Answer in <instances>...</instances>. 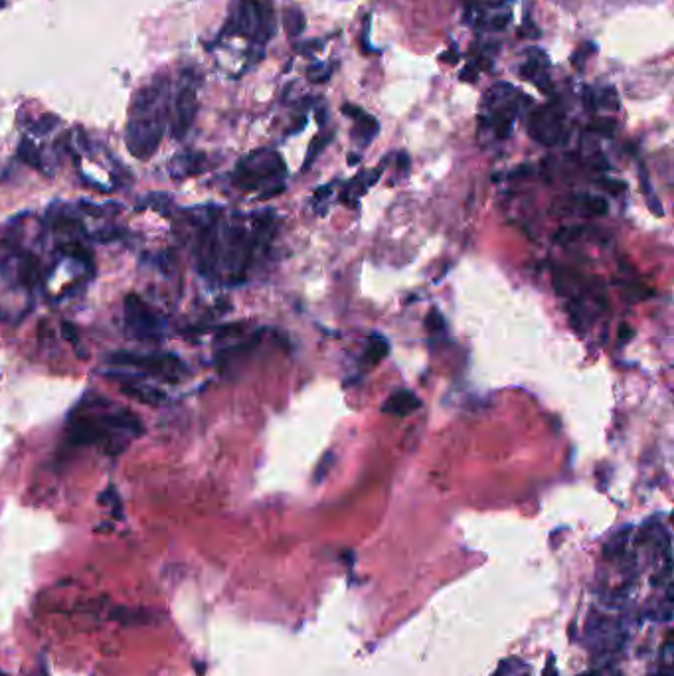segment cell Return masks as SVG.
<instances>
[{
  "instance_id": "obj_12",
  "label": "cell",
  "mask_w": 674,
  "mask_h": 676,
  "mask_svg": "<svg viewBox=\"0 0 674 676\" xmlns=\"http://www.w3.org/2000/svg\"><path fill=\"white\" fill-rule=\"evenodd\" d=\"M115 378L119 380V390L125 396H129V398H133V400H137L141 404L161 406V404L167 402V394L163 390H159L155 386H149V384L141 382L139 378H133V376H123V378L115 376Z\"/></svg>"
},
{
  "instance_id": "obj_27",
  "label": "cell",
  "mask_w": 674,
  "mask_h": 676,
  "mask_svg": "<svg viewBox=\"0 0 674 676\" xmlns=\"http://www.w3.org/2000/svg\"><path fill=\"white\" fill-rule=\"evenodd\" d=\"M4 4H6V0H0V8H4Z\"/></svg>"
},
{
  "instance_id": "obj_14",
  "label": "cell",
  "mask_w": 674,
  "mask_h": 676,
  "mask_svg": "<svg viewBox=\"0 0 674 676\" xmlns=\"http://www.w3.org/2000/svg\"><path fill=\"white\" fill-rule=\"evenodd\" d=\"M342 111L348 117H352V121L356 123L354 125V137H358L362 147H366L378 133V121L372 115L364 113L360 107H354V105H344Z\"/></svg>"
},
{
  "instance_id": "obj_10",
  "label": "cell",
  "mask_w": 674,
  "mask_h": 676,
  "mask_svg": "<svg viewBox=\"0 0 674 676\" xmlns=\"http://www.w3.org/2000/svg\"><path fill=\"white\" fill-rule=\"evenodd\" d=\"M586 639L590 643L591 651L599 657H609L613 651L621 649L625 643V627L619 619L603 613L591 615L586 627Z\"/></svg>"
},
{
  "instance_id": "obj_24",
  "label": "cell",
  "mask_w": 674,
  "mask_h": 676,
  "mask_svg": "<svg viewBox=\"0 0 674 676\" xmlns=\"http://www.w3.org/2000/svg\"><path fill=\"white\" fill-rule=\"evenodd\" d=\"M309 80H313L317 84H323V82L329 80V72L325 68H321V66H315V68L309 70Z\"/></svg>"
},
{
  "instance_id": "obj_19",
  "label": "cell",
  "mask_w": 674,
  "mask_h": 676,
  "mask_svg": "<svg viewBox=\"0 0 674 676\" xmlns=\"http://www.w3.org/2000/svg\"><path fill=\"white\" fill-rule=\"evenodd\" d=\"M283 28L291 38L301 36V32L305 30V16L299 8H287L283 14Z\"/></svg>"
},
{
  "instance_id": "obj_23",
  "label": "cell",
  "mask_w": 674,
  "mask_h": 676,
  "mask_svg": "<svg viewBox=\"0 0 674 676\" xmlns=\"http://www.w3.org/2000/svg\"><path fill=\"white\" fill-rule=\"evenodd\" d=\"M590 129L591 131H595V133L605 135V137H611L613 131H615V123L609 121V119H597V121L591 123Z\"/></svg>"
},
{
  "instance_id": "obj_26",
  "label": "cell",
  "mask_w": 674,
  "mask_h": 676,
  "mask_svg": "<svg viewBox=\"0 0 674 676\" xmlns=\"http://www.w3.org/2000/svg\"><path fill=\"white\" fill-rule=\"evenodd\" d=\"M548 671H550V676H558L556 675V669H554V665L550 663V667H548ZM546 676H548V673H546Z\"/></svg>"
},
{
  "instance_id": "obj_4",
  "label": "cell",
  "mask_w": 674,
  "mask_h": 676,
  "mask_svg": "<svg viewBox=\"0 0 674 676\" xmlns=\"http://www.w3.org/2000/svg\"><path fill=\"white\" fill-rule=\"evenodd\" d=\"M287 174L279 153L271 149L253 151L244 157L232 174V182L244 192H259V198H273L283 192V178Z\"/></svg>"
},
{
  "instance_id": "obj_25",
  "label": "cell",
  "mask_w": 674,
  "mask_h": 676,
  "mask_svg": "<svg viewBox=\"0 0 674 676\" xmlns=\"http://www.w3.org/2000/svg\"><path fill=\"white\" fill-rule=\"evenodd\" d=\"M582 676H621V673L611 669V667H603V669H597V671H591V673Z\"/></svg>"
},
{
  "instance_id": "obj_21",
  "label": "cell",
  "mask_w": 674,
  "mask_h": 676,
  "mask_svg": "<svg viewBox=\"0 0 674 676\" xmlns=\"http://www.w3.org/2000/svg\"><path fill=\"white\" fill-rule=\"evenodd\" d=\"M56 125H58V117H56V115H44V117H40V119L30 127V133H34V135H38V137H44V135H48Z\"/></svg>"
},
{
  "instance_id": "obj_2",
  "label": "cell",
  "mask_w": 674,
  "mask_h": 676,
  "mask_svg": "<svg viewBox=\"0 0 674 676\" xmlns=\"http://www.w3.org/2000/svg\"><path fill=\"white\" fill-rule=\"evenodd\" d=\"M66 433L74 445H101L107 453H119L131 439L141 437L145 427L133 412L89 392L70 412Z\"/></svg>"
},
{
  "instance_id": "obj_20",
  "label": "cell",
  "mask_w": 674,
  "mask_h": 676,
  "mask_svg": "<svg viewBox=\"0 0 674 676\" xmlns=\"http://www.w3.org/2000/svg\"><path fill=\"white\" fill-rule=\"evenodd\" d=\"M493 676H532V669L520 659H506Z\"/></svg>"
},
{
  "instance_id": "obj_3",
  "label": "cell",
  "mask_w": 674,
  "mask_h": 676,
  "mask_svg": "<svg viewBox=\"0 0 674 676\" xmlns=\"http://www.w3.org/2000/svg\"><path fill=\"white\" fill-rule=\"evenodd\" d=\"M169 121V78L155 76L133 97L125 131V143L129 153L139 161H149L161 147Z\"/></svg>"
},
{
  "instance_id": "obj_9",
  "label": "cell",
  "mask_w": 674,
  "mask_h": 676,
  "mask_svg": "<svg viewBox=\"0 0 674 676\" xmlns=\"http://www.w3.org/2000/svg\"><path fill=\"white\" fill-rule=\"evenodd\" d=\"M125 329L135 340L159 342L165 337L163 319L135 293L125 297Z\"/></svg>"
},
{
  "instance_id": "obj_5",
  "label": "cell",
  "mask_w": 674,
  "mask_h": 676,
  "mask_svg": "<svg viewBox=\"0 0 674 676\" xmlns=\"http://www.w3.org/2000/svg\"><path fill=\"white\" fill-rule=\"evenodd\" d=\"M275 34V14L269 0H238L224 36H242L255 46H265Z\"/></svg>"
},
{
  "instance_id": "obj_6",
  "label": "cell",
  "mask_w": 674,
  "mask_h": 676,
  "mask_svg": "<svg viewBox=\"0 0 674 676\" xmlns=\"http://www.w3.org/2000/svg\"><path fill=\"white\" fill-rule=\"evenodd\" d=\"M107 360L115 366H131L137 368L153 378L165 380V382H180L184 376H188L186 364L172 352H151V354H139V352H111Z\"/></svg>"
},
{
  "instance_id": "obj_16",
  "label": "cell",
  "mask_w": 674,
  "mask_h": 676,
  "mask_svg": "<svg viewBox=\"0 0 674 676\" xmlns=\"http://www.w3.org/2000/svg\"><path fill=\"white\" fill-rule=\"evenodd\" d=\"M206 157L204 155H182L172 161V174L182 178V176H192L200 174L204 170Z\"/></svg>"
},
{
  "instance_id": "obj_18",
  "label": "cell",
  "mask_w": 674,
  "mask_h": 676,
  "mask_svg": "<svg viewBox=\"0 0 674 676\" xmlns=\"http://www.w3.org/2000/svg\"><path fill=\"white\" fill-rule=\"evenodd\" d=\"M18 159L22 163H26L28 167H34V169L44 170V163H42V155H40V149L30 141V139H24L20 145H18Z\"/></svg>"
},
{
  "instance_id": "obj_17",
  "label": "cell",
  "mask_w": 674,
  "mask_h": 676,
  "mask_svg": "<svg viewBox=\"0 0 674 676\" xmlns=\"http://www.w3.org/2000/svg\"><path fill=\"white\" fill-rule=\"evenodd\" d=\"M390 352V344L388 340L380 335H372L368 338V344H366V350H364V362L366 364H378L382 362Z\"/></svg>"
},
{
  "instance_id": "obj_13",
  "label": "cell",
  "mask_w": 674,
  "mask_h": 676,
  "mask_svg": "<svg viewBox=\"0 0 674 676\" xmlns=\"http://www.w3.org/2000/svg\"><path fill=\"white\" fill-rule=\"evenodd\" d=\"M420 408H422V400L414 392H410V390H398V392H394L386 400L382 412L390 414V416H396V418H408L410 414L418 412Z\"/></svg>"
},
{
  "instance_id": "obj_15",
  "label": "cell",
  "mask_w": 674,
  "mask_h": 676,
  "mask_svg": "<svg viewBox=\"0 0 674 676\" xmlns=\"http://www.w3.org/2000/svg\"><path fill=\"white\" fill-rule=\"evenodd\" d=\"M380 174H382V169L376 170V172H364V174H360V176H356V178H352V182L344 188V192H342V196H340V200H344V202H348V200H352V198H358V196H362L372 184H376V180L380 178Z\"/></svg>"
},
{
  "instance_id": "obj_22",
  "label": "cell",
  "mask_w": 674,
  "mask_h": 676,
  "mask_svg": "<svg viewBox=\"0 0 674 676\" xmlns=\"http://www.w3.org/2000/svg\"><path fill=\"white\" fill-rule=\"evenodd\" d=\"M599 105L605 107V109H617V107H619V99H617V93H615L613 87H607V89L601 93Z\"/></svg>"
},
{
  "instance_id": "obj_1",
  "label": "cell",
  "mask_w": 674,
  "mask_h": 676,
  "mask_svg": "<svg viewBox=\"0 0 674 676\" xmlns=\"http://www.w3.org/2000/svg\"><path fill=\"white\" fill-rule=\"evenodd\" d=\"M273 222L275 218L269 210L252 216L238 212L230 218L220 216L212 277H218L228 285L244 283L257 255L271 242Z\"/></svg>"
},
{
  "instance_id": "obj_11",
  "label": "cell",
  "mask_w": 674,
  "mask_h": 676,
  "mask_svg": "<svg viewBox=\"0 0 674 676\" xmlns=\"http://www.w3.org/2000/svg\"><path fill=\"white\" fill-rule=\"evenodd\" d=\"M530 137L544 145V147H554L566 139V129H564V111L552 103L536 109L530 117Z\"/></svg>"
},
{
  "instance_id": "obj_7",
  "label": "cell",
  "mask_w": 674,
  "mask_h": 676,
  "mask_svg": "<svg viewBox=\"0 0 674 676\" xmlns=\"http://www.w3.org/2000/svg\"><path fill=\"white\" fill-rule=\"evenodd\" d=\"M481 125L491 129L497 139H506L512 133L514 119L518 115V91L508 84H497L489 89L483 101Z\"/></svg>"
},
{
  "instance_id": "obj_8",
  "label": "cell",
  "mask_w": 674,
  "mask_h": 676,
  "mask_svg": "<svg viewBox=\"0 0 674 676\" xmlns=\"http://www.w3.org/2000/svg\"><path fill=\"white\" fill-rule=\"evenodd\" d=\"M196 111H198V80L192 74V70H188L180 76V84L170 101L169 123L174 139L182 141L188 135L196 119Z\"/></svg>"
}]
</instances>
